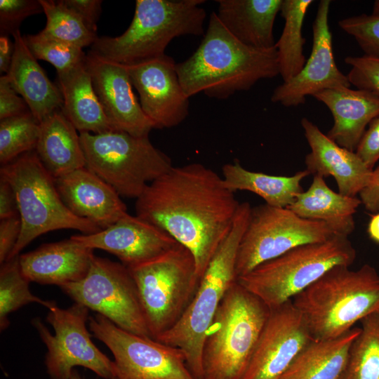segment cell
Returning <instances> with one entry per match:
<instances>
[{
	"mask_svg": "<svg viewBox=\"0 0 379 379\" xmlns=\"http://www.w3.org/2000/svg\"><path fill=\"white\" fill-rule=\"evenodd\" d=\"M93 32L96 33L97 22L101 13V0H62Z\"/></svg>",
	"mask_w": 379,
	"mask_h": 379,
	"instance_id": "cell-43",
	"label": "cell"
},
{
	"mask_svg": "<svg viewBox=\"0 0 379 379\" xmlns=\"http://www.w3.org/2000/svg\"><path fill=\"white\" fill-rule=\"evenodd\" d=\"M312 2V0L282 1L280 12L284 26L275 47L279 74L284 82L299 73L306 62L303 53L305 39L302 29L306 12Z\"/></svg>",
	"mask_w": 379,
	"mask_h": 379,
	"instance_id": "cell-31",
	"label": "cell"
},
{
	"mask_svg": "<svg viewBox=\"0 0 379 379\" xmlns=\"http://www.w3.org/2000/svg\"><path fill=\"white\" fill-rule=\"evenodd\" d=\"M313 340L291 300L270 309L242 379H279Z\"/></svg>",
	"mask_w": 379,
	"mask_h": 379,
	"instance_id": "cell-15",
	"label": "cell"
},
{
	"mask_svg": "<svg viewBox=\"0 0 379 379\" xmlns=\"http://www.w3.org/2000/svg\"><path fill=\"white\" fill-rule=\"evenodd\" d=\"M14 51V43L8 36H0V72L6 74L10 69Z\"/></svg>",
	"mask_w": 379,
	"mask_h": 379,
	"instance_id": "cell-46",
	"label": "cell"
},
{
	"mask_svg": "<svg viewBox=\"0 0 379 379\" xmlns=\"http://www.w3.org/2000/svg\"><path fill=\"white\" fill-rule=\"evenodd\" d=\"M86 166L120 196L137 199L147 186L167 173L171 159L155 147L149 136L123 131L80 133Z\"/></svg>",
	"mask_w": 379,
	"mask_h": 379,
	"instance_id": "cell-9",
	"label": "cell"
},
{
	"mask_svg": "<svg viewBox=\"0 0 379 379\" xmlns=\"http://www.w3.org/2000/svg\"><path fill=\"white\" fill-rule=\"evenodd\" d=\"M10 84L6 75L0 77V120L30 112L25 100Z\"/></svg>",
	"mask_w": 379,
	"mask_h": 379,
	"instance_id": "cell-40",
	"label": "cell"
},
{
	"mask_svg": "<svg viewBox=\"0 0 379 379\" xmlns=\"http://www.w3.org/2000/svg\"><path fill=\"white\" fill-rule=\"evenodd\" d=\"M71 237L86 247L114 255L128 268L151 260L178 244L164 230L130 214L94 234Z\"/></svg>",
	"mask_w": 379,
	"mask_h": 379,
	"instance_id": "cell-19",
	"label": "cell"
},
{
	"mask_svg": "<svg viewBox=\"0 0 379 379\" xmlns=\"http://www.w3.org/2000/svg\"><path fill=\"white\" fill-rule=\"evenodd\" d=\"M312 96L333 115V125L326 135L355 152L366 127L379 114V97L366 90L347 87L324 90Z\"/></svg>",
	"mask_w": 379,
	"mask_h": 379,
	"instance_id": "cell-23",
	"label": "cell"
},
{
	"mask_svg": "<svg viewBox=\"0 0 379 379\" xmlns=\"http://www.w3.org/2000/svg\"><path fill=\"white\" fill-rule=\"evenodd\" d=\"M361 204L360 199L335 192L314 175L310 187L288 208L298 215L328 225L338 234L349 236L355 228L354 215Z\"/></svg>",
	"mask_w": 379,
	"mask_h": 379,
	"instance_id": "cell-28",
	"label": "cell"
},
{
	"mask_svg": "<svg viewBox=\"0 0 379 379\" xmlns=\"http://www.w3.org/2000/svg\"><path fill=\"white\" fill-rule=\"evenodd\" d=\"M55 184L69 210L101 230L128 214L120 195L86 167L55 178Z\"/></svg>",
	"mask_w": 379,
	"mask_h": 379,
	"instance_id": "cell-21",
	"label": "cell"
},
{
	"mask_svg": "<svg viewBox=\"0 0 379 379\" xmlns=\"http://www.w3.org/2000/svg\"><path fill=\"white\" fill-rule=\"evenodd\" d=\"M0 175L14 190L21 220L20 237L7 260L19 255L35 238L50 231L73 229L89 234L101 230L90 220L73 214L65 206L55 178L36 152H27L1 166Z\"/></svg>",
	"mask_w": 379,
	"mask_h": 379,
	"instance_id": "cell-8",
	"label": "cell"
},
{
	"mask_svg": "<svg viewBox=\"0 0 379 379\" xmlns=\"http://www.w3.org/2000/svg\"><path fill=\"white\" fill-rule=\"evenodd\" d=\"M359 194L367 211L375 213L379 212V166L373 170L369 182Z\"/></svg>",
	"mask_w": 379,
	"mask_h": 379,
	"instance_id": "cell-44",
	"label": "cell"
},
{
	"mask_svg": "<svg viewBox=\"0 0 379 379\" xmlns=\"http://www.w3.org/2000/svg\"><path fill=\"white\" fill-rule=\"evenodd\" d=\"M29 51L36 60L48 62L57 72L72 68L84 61L86 55L82 48L36 34L23 36Z\"/></svg>",
	"mask_w": 379,
	"mask_h": 379,
	"instance_id": "cell-36",
	"label": "cell"
},
{
	"mask_svg": "<svg viewBox=\"0 0 379 379\" xmlns=\"http://www.w3.org/2000/svg\"><path fill=\"white\" fill-rule=\"evenodd\" d=\"M270 311L237 281L231 286L206 334L203 379H242Z\"/></svg>",
	"mask_w": 379,
	"mask_h": 379,
	"instance_id": "cell-6",
	"label": "cell"
},
{
	"mask_svg": "<svg viewBox=\"0 0 379 379\" xmlns=\"http://www.w3.org/2000/svg\"><path fill=\"white\" fill-rule=\"evenodd\" d=\"M46 321L52 334L39 318L32 321L47 348L45 366L51 379H69L75 366H82L104 379L117 378V366L93 343L86 328L88 309L74 302L66 309L56 302L48 309Z\"/></svg>",
	"mask_w": 379,
	"mask_h": 379,
	"instance_id": "cell-12",
	"label": "cell"
},
{
	"mask_svg": "<svg viewBox=\"0 0 379 379\" xmlns=\"http://www.w3.org/2000/svg\"><path fill=\"white\" fill-rule=\"evenodd\" d=\"M340 379H379V310L361 321Z\"/></svg>",
	"mask_w": 379,
	"mask_h": 379,
	"instance_id": "cell-32",
	"label": "cell"
},
{
	"mask_svg": "<svg viewBox=\"0 0 379 379\" xmlns=\"http://www.w3.org/2000/svg\"><path fill=\"white\" fill-rule=\"evenodd\" d=\"M367 232L370 239L379 244V212L371 216L368 224Z\"/></svg>",
	"mask_w": 379,
	"mask_h": 379,
	"instance_id": "cell-47",
	"label": "cell"
},
{
	"mask_svg": "<svg viewBox=\"0 0 379 379\" xmlns=\"http://www.w3.org/2000/svg\"><path fill=\"white\" fill-rule=\"evenodd\" d=\"M222 175L199 163L173 166L136 199L135 213L187 248L201 278L240 203Z\"/></svg>",
	"mask_w": 379,
	"mask_h": 379,
	"instance_id": "cell-1",
	"label": "cell"
},
{
	"mask_svg": "<svg viewBox=\"0 0 379 379\" xmlns=\"http://www.w3.org/2000/svg\"><path fill=\"white\" fill-rule=\"evenodd\" d=\"M86 65L95 93L114 129L133 136H149L156 127L133 91L126 66L91 51L86 56Z\"/></svg>",
	"mask_w": 379,
	"mask_h": 379,
	"instance_id": "cell-18",
	"label": "cell"
},
{
	"mask_svg": "<svg viewBox=\"0 0 379 379\" xmlns=\"http://www.w3.org/2000/svg\"><path fill=\"white\" fill-rule=\"evenodd\" d=\"M21 232L19 214L0 222V262L3 264L9 257Z\"/></svg>",
	"mask_w": 379,
	"mask_h": 379,
	"instance_id": "cell-42",
	"label": "cell"
},
{
	"mask_svg": "<svg viewBox=\"0 0 379 379\" xmlns=\"http://www.w3.org/2000/svg\"><path fill=\"white\" fill-rule=\"evenodd\" d=\"M88 321L93 336L111 351L118 379H195L180 349L122 329L99 314Z\"/></svg>",
	"mask_w": 379,
	"mask_h": 379,
	"instance_id": "cell-14",
	"label": "cell"
},
{
	"mask_svg": "<svg viewBox=\"0 0 379 379\" xmlns=\"http://www.w3.org/2000/svg\"><path fill=\"white\" fill-rule=\"evenodd\" d=\"M308 175L306 169L291 176L269 175L249 171L238 161L222 167V178L227 189L234 192H251L262 198L265 204L281 208L290 206L303 192L300 182Z\"/></svg>",
	"mask_w": 379,
	"mask_h": 379,
	"instance_id": "cell-30",
	"label": "cell"
},
{
	"mask_svg": "<svg viewBox=\"0 0 379 379\" xmlns=\"http://www.w3.org/2000/svg\"><path fill=\"white\" fill-rule=\"evenodd\" d=\"M39 122L31 112L0 120V162L6 165L35 149Z\"/></svg>",
	"mask_w": 379,
	"mask_h": 379,
	"instance_id": "cell-35",
	"label": "cell"
},
{
	"mask_svg": "<svg viewBox=\"0 0 379 379\" xmlns=\"http://www.w3.org/2000/svg\"><path fill=\"white\" fill-rule=\"evenodd\" d=\"M355 152L373 170L379 160V114L368 124Z\"/></svg>",
	"mask_w": 379,
	"mask_h": 379,
	"instance_id": "cell-41",
	"label": "cell"
},
{
	"mask_svg": "<svg viewBox=\"0 0 379 379\" xmlns=\"http://www.w3.org/2000/svg\"><path fill=\"white\" fill-rule=\"evenodd\" d=\"M301 125L311 149L305 157L306 170L314 175L332 176L342 194H359L369 182L373 170L355 152L338 145L307 118L302 119Z\"/></svg>",
	"mask_w": 379,
	"mask_h": 379,
	"instance_id": "cell-20",
	"label": "cell"
},
{
	"mask_svg": "<svg viewBox=\"0 0 379 379\" xmlns=\"http://www.w3.org/2000/svg\"><path fill=\"white\" fill-rule=\"evenodd\" d=\"M291 300L314 340L335 338L379 310V274L368 264L357 270L338 265Z\"/></svg>",
	"mask_w": 379,
	"mask_h": 379,
	"instance_id": "cell-3",
	"label": "cell"
},
{
	"mask_svg": "<svg viewBox=\"0 0 379 379\" xmlns=\"http://www.w3.org/2000/svg\"><path fill=\"white\" fill-rule=\"evenodd\" d=\"M12 35L13 55L10 69L5 75L40 123L55 111L62 109V95L59 87L51 81L29 51L20 29Z\"/></svg>",
	"mask_w": 379,
	"mask_h": 379,
	"instance_id": "cell-24",
	"label": "cell"
},
{
	"mask_svg": "<svg viewBox=\"0 0 379 379\" xmlns=\"http://www.w3.org/2000/svg\"><path fill=\"white\" fill-rule=\"evenodd\" d=\"M39 127L35 152L55 178L85 167L80 135L62 109L42 120Z\"/></svg>",
	"mask_w": 379,
	"mask_h": 379,
	"instance_id": "cell-27",
	"label": "cell"
},
{
	"mask_svg": "<svg viewBox=\"0 0 379 379\" xmlns=\"http://www.w3.org/2000/svg\"><path fill=\"white\" fill-rule=\"evenodd\" d=\"M182 90L189 98L199 93L226 99L247 91L258 81L279 74L276 47L260 49L238 40L219 20L210 15L208 28L199 47L176 63Z\"/></svg>",
	"mask_w": 379,
	"mask_h": 379,
	"instance_id": "cell-2",
	"label": "cell"
},
{
	"mask_svg": "<svg viewBox=\"0 0 379 379\" xmlns=\"http://www.w3.org/2000/svg\"><path fill=\"white\" fill-rule=\"evenodd\" d=\"M356 250L348 236L307 244L266 261L237 279L270 310L292 300L334 267H350Z\"/></svg>",
	"mask_w": 379,
	"mask_h": 379,
	"instance_id": "cell-7",
	"label": "cell"
},
{
	"mask_svg": "<svg viewBox=\"0 0 379 379\" xmlns=\"http://www.w3.org/2000/svg\"><path fill=\"white\" fill-rule=\"evenodd\" d=\"M345 62L351 67L347 75L350 84L379 97V58L366 55L347 56Z\"/></svg>",
	"mask_w": 379,
	"mask_h": 379,
	"instance_id": "cell-38",
	"label": "cell"
},
{
	"mask_svg": "<svg viewBox=\"0 0 379 379\" xmlns=\"http://www.w3.org/2000/svg\"><path fill=\"white\" fill-rule=\"evenodd\" d=\"M251 209L249 203H240L232 228L209 262L192 301L176 324L155 339L180 349L195 379H203L206 332L223 297L237 281V255Z\"/></svg>",
	"mask_w": 379,
	"mask_h": 379,
	"instance_id": "cell-4",
	"label": "cell"
},
{
	"mask_svg": "<svg viewBox=\"0 0 379 379\" xmlns=\"http://www.w3.org/2000/svg\"><path fill=\"white\" fill-rule=\"evenodd\" d=\"M42 12L39 0H0L1 35L13 34L25 18Z\"/></svg>",
	"mask_w": 379,
	"mask_h": 379,
	"instance_id": "cell-39",
	"label": "cell"
},
{
	"mask_svg": "<svg viewBox=\"0 0 379 379\" xmlns=\"http://www.w3.org/2000/svg\"><path fill=\"white\" fill-rule=\"evenodd\" d=\"M204 0H137L133 18L120 36H101L91 52L128 65L165 55L169 43L180 36L204 34Z\"/></svg>",
	"mask_w": 379,
	"mask_h": 379,
	"instance_id": "cell-5",
	"label": "cell"
},
{
	"mask_svg": "<svg viewBox=\"0 0 379 379\" xmlns=\"http://www.w3.org/2000/svg\"><path fill=\"white\" fill-rule=\"evenodd\" d=\"M331 3L330 0L319 1L312 25L310 58L299 73L274 90L272 102L285 107L298 106L305 102L307 95L327 89L350 87L347 76L338 69L333 57L328 25Z\"/></svg>",
	"mask_w": 379,
	"mask_h": 379,
	"instance_id": "cell-16",
	"label": "cell"
},
{
	"mask_svg": "<svg viewBox=\"0 0 379 379\" xmlns=\"http://www.w3.org/2000/svg\"><path fill=\"white\" fill-rule=\"evenodd\" d=\"M360 331L354 327L342 335L310 342L292 361L279 379H340L351 345Z\"/></svg>",
	"mask_w": 379,
	"mask_h": 379,
	"instance_id": "cell-29",
	"label": "cell"
},
{
	"mask_svg": "<svg viewBox=\"0 0 379 379\" xmlns=\"http://www.w3.org/2000/svg\"><path fill=\"white\" fill-rule=\"evenodd\" d=\"M75 302L119 328L152 338L134 279L122 263L95 255L86 277L60 287Z\"/></svg>",
	"mask_w": 379,
	"mask_h": 379,
	"instance_id": "cell-13",
	"label": "cell"
},
{
	"mask_svg": "<svg viewBox=\"0 0 379 379\" xmlns=\"http://www.w3.org/2000/svg\"><path fill=\"white\" fill-rule=\"evenodd\" d=\"M93 251L70 237L19 255V263L29 282L62 287L86 277L95 256Z\"/></svg>",
	"mask_w": 379,
	"mask_h": 379,
	"instance_id": "cell-22",
	"label": "cell"
},
{
	"mask_svg": "<svg viewBox=\"0 0 379 379\" xmlns=\"http://www.w3.org/2000/svg\"><path fill=\"white\" fill-rule=\"evenodd\" d=\"M57 73L63 98L62 110L77 131L93 134L116 131L95 93L86 58L72 68Z\"/></svg>",
	"mask_w": 379,
	"mask_h": 379,
	"instance_id": "cell-26",
	"label": "cell"
},
{
	"mask_svg": "<svg viewBox=\"0 0 379 379\" xmlns=\"http://www.w3.org/2000/svg\"><path fill=\"white\" fill-rule=\"evenodd\" d=\"M338 25L354 38L364 55L379 58V0L375 1L371 14L342 19Z\"/></svg>",
	"mask_w": 379,
	"mask_h": 379,
	"instance_id": "cell-37",
	"label": "cell"
},
{
	"mask_svg": "<svg viewBox=\"0 0 379 379\" xmlns=\"http://www.w3.org/2000/svg\"><path fill=\"white\" fill-rule=\"evenodd\" d=\"M29 281L23 276L19 255L6 260L0 270V329H6L10 323L8 315L30 303H38L49 309L55 302L45 300L32 294Z\"/></svg>",
	"mask_w": 379,
	"mask_h": 379,
	"instance_id": "cell-34",
	"label": "cell"
},
{
	"mask_svg": "<svg viewBox=\"0 0 379 379\" xmlns=\"http://www.w3.org/2000/svg\"><path fill=\"white\" fill-rule=\"evenodd\" d=\"M69 379H82V378H81L79 373L74 369ZM115 379H118V378H115Z\"/></svg>",
	"mask_w": 379,
	"mask_h": 379,
	"instance_id": "cell-48",
	"label": "cell"
},
{
	"mask_svg": "<svg viewBox=\"0 0 379 379\" xmlns=\"http://www.w3.org/2000/svg\"><path fill=\"white\" fill-rule=\"evenodd\" d=\"M14 190L8 182L0 178V219H6L18 215Z\"/></svg>",
	"mask_w": 379,
	"mask_h": 379,
	"instance_id": "cell-45",
	"label": "cell"
},
{
	"mask_svg": "<svg viewBox=\"0 0 379 379\" xmlns=\"http://www.w3.org/2000/svg\"><path fill=\"white\" fill-rule=\"evenodd\" d=\"M125 66L141 107L156 128L176 126L187 118L189 98L182 90L173 58L165 54Z\"/></svg>",
	"mask_w": 379,
	"mask_h": 379,
	"instance_id": "cell-17",
	"label": "cell"
},
{
	"mask_svg": "<svg viewBox=\"0 0 379 379\" xmlns=\"http://www.w3.org/2000/svg\"><path fill=\"white\" fill-rule=\"evenodd\" d=\"M135 283L142 312L152 338L180 319L199 287L192 253L178 244L161 255L128 268Z\"/></svg>",
	"mask_w": 379,
	"mask_h": 379,
	"instance_id": "cell-10",
	"label": "cell"
},
{
	"mask_svg": "<svg viewBox=\"0 0 379 379\" xmlns=\"http://www.w3.org/2000/svg\"><path fill=\"white\" fill-rule=\"evenodd\" d=\"M283 0H218L219 20L243 44L274 47L273 27Z\"/></svg>",
	"mask_w": 379,
	"mask_h": 379,
	"instance_id": "cell-25",
	"label": "cell"
},
{
	"mask_svg": "<svg viewBox=\"0 0 379 379\" xmlns=\"http://www.w3.org/2000/svg\"><path fill=\"white\" fill-rule=\"evenodd\" d=\"M46 17L45 27L38 34L45 38L81 48L92 45L98 36L62 0H39Z\"/></svg>",
	"mask_w": 379,
	"mask_h": 379,
	"instance_id": "cell-33",
	"label": "cell"
},
{
	"mask_svg": "<svg viewBox=\"0 0 379 379\" xmlns=\"http://www.w3.org/2000/svg\"><path fill=\"white\" fill-rule=\"evenodd\" d=\"M336 234L326 223L303 218L288 208L251 206L238 248L237 279L294 248L322 242Z\"/></svg>",
	"mask_w": 379,
	"mask_h": 379,
	"instance_id": "cell-11",
	"label": "cell"
}]
</instances>
